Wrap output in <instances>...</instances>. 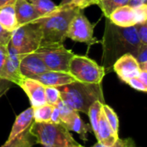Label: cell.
<instances>
[{"mask_svg": "<svg viewBox=\"0 0 147 147\" xmlns=\"http://www.w3.org/2000/svg\"><path fill=\"white\" fill-rule=\"evenodd\" d=\"M103 60H116L125 53L134 57L141 45L135 26L121 28L108 20L103 37Z\"/></svg>", "mask_w": 147, "mask_h": 147, "instance_id": "1", "label": "cell"}, {"mask_svg": "<svg viewBox=\"0 0 147 147\" xmlns=\"http://www.w3.org/2000/svg\"><path fill=\"white\" fill-rule=\"evenodd\" d=\"M61 101L77 112L88 113L95 102L106 103L101 84H86L75 81L71 84L56 87Z\"/></svg>", "mask_w": 147, "mask_h": 147, "instance_id": "2", "label": "cell"}, {"mask_svg": "<svg viewBox=\"0 0 147 147\" xmlns=\"http://www.w3.org/2000/svg\"><path fill=\"white\" fill-rule=\"evenodd\" d=\"M81 9H59L56 12L34 21L40 24L42 40L40 45L64 44L71 22Z\"/></svg>", "mask_w": 147, "mask_h": 147, "instance_id": "3", "label": "cell"}, {"mask_svg": "<svg viewBox=\"0 0 147 147\" xmlns=\"http://www.w3.org/2000/svg\"><path fill=\"white\" fill-rule=\"evenodd\" d=\"M30 132L42 147H73L78 143L61 124L33 122Z\"/></svg>", "mask_w": 147, "mask_h": 147, "instance_id": "4", "label": "cell"}, {"mask_svg": "<svg viewBox=\"0 0 147 147\" xmlns=\"http://www.w3.org/2000/svg\"><path fill=\"white\" fill-rule=\"evenodd\" d=\"M42 33L40 24L37 22H32L18 26L12 31L9 43L21 54L34 53L40 46Z\"/></svg>", "mask_w": 147, "mask_h": 147, "instance_id": "5", "label": "cell"}, {"mask_svg": "<svg viewBox=\"0 0 147 147\" xmlns=\"http://www.w3.org/2000/svg\"><path fill=\"white\" fill-rule=\"evenodd\" d=\"M69 73L81 83L101 84L105 76V67L87 56L74 54L70 61Z\"/></svg>", "mask_w": 147, "mask_h": 147, "instance_id": "6", "label": "cell"}, {"mask_svg": "<svg viewBox=\"0 0 147 147\" xmlns=\"http://www.w3.org/2000/svg\"><path fill=\"white\" fill-rule=\"evenodd\" d=\"M36 53L49 71L69 72V65L74 56L72 51L65 47L64 44L40 45Z\"/></svg>", "mask_w": 147, "mask_h": 147, "instance_id": "7", "label": "cell"}, {"mask_svg": "<svg viewBox=\"0 0 147 147\" xmlns=\"http://www.w3.org/2000/svg\"><path fill=\"white\" fill-rule=\"evenodd\" d=\"M67 37L78 42L86 43L89 46L99 42L98 40L94 37V25L90 22L81 10L71 22Z\"/></svg>", "mask_w": 147, "mask_h": 147, "instance_id": "8", "label": "cell"}, {"mask_svg": "<svg viewBox=\"0 0 147 147\" xmlns=\"http://www.w3.org/2000/svg\"><path fill=\"white\" fill-rule=\"evenodd\" d=\"M56 106L59 110L61 125L64 126L69 132L71 131L78 134L80 138L86 141L88 133L92 132L90 125L84 123L82 118L79 116L78 112L68 107L61 101V99Z\"/></svg>", "mask_w": 147, "mask_h": 147, "instance_id": "9", "label": "cell"}, {"mask_svg": "<svg viewBox=\"0 0 147 147\" xmlns=\"http://www.w3.org/2000/svg\"><path fill=\"white\" fill-rule=\"evenodd\" d=\"M114 70L125 83L130 78L138 77L141 71L136 58L131 53H125L119 57L115 61Z\"/></svg>", "mask_w": 147, "mask_h": 147, "instance_id": "10", "label": "cell"}, {"mask_svg": "<svg viewBox=\"0 0 147 147\" xmlns=\"http://www.w3.org/2000/svg\"><path fill=\"white\" fill-rule=\"evenodd\" d=\"M19 67L22 76L26 78H33L39 74L49 71L36 53L21 55Z\"/></svg>", "mask_w": 147, "mask_h": 147, "instance_id": "11", "label": "cell"}, {"mask_svg": "<svg viewBox=\"0 0 147 147\" xmlns=\"http://www.w3.org/2000/svg\"><path fill=\"white\" fill-rule=\"evenodd\" d=\"M19 86L27 94L32 108H36L47 103L45 97V86L37 80L24 78Z\"/></svg>", "mask_w": 147, "mask_h": 147, "instance_id": "12", "label": "cell"}, {"mask_svg": "<svg viewBox=\"0 0 147 147\" xmlns=\"http://www.w3.org/2000/svg\"><path fill=\"white\" fill-rule=\"evenodd\" d=\"M8 50V57L5 63V75L6 80L20 85L21 82L24 78L20 72V60L21 54H19L16 49L12 47V45L9 42L7 45Z\"/></svg>", "mask_w": 147, "mask_h": 147, "instance_id": "13", "label": "cell"}, {"mask_svg": "<svg viewBox=\"0 0 147 147\" xmlns=\"http://www.w3.org/2000/svg\"><path fill=\"white\" fill-rule=\"evenodd\" d=\"M33 79L37 80L44 86L52 87H59L77 81L69 72L54 71H47L41 74L34 77Z\"/></svg>", "mask_w": 147, "mask_h": 147, "instance_id": "14", "label": "cell"}, {"mask_svg": "<svg viewBox=\"0 0 147 147\" xmlns=\"http://www.w3.org/2000/svg\"><path fill=\"white\" fill-rule=\"evenodd\" d=\"M108 19L113 24L121 28L133 27L137 24L135 9L128 5L118 8L109 16Z\"/></svg>", "mask_w": 147, "mask_h": 147, "instance_id": "15", "label": "cell"}, {"mask_svg": "<svg viewBox=\"0 0 147 147\" xmlns=\"http://www.w3.org/2000/svg\"><path fill=\"white\" fill-rule=\"evenodd\" d=\"M14 6L18 26L34 22L40 18L33 4L26 0H16Z\"/></svg>", "mask_w": 147, "mask_h": 147, "instance_id": "16", "label": "cell"}, {"mask_svg": "<svg viewBox=\"0 0 147 147\" xmlns=\"http://www.w3.org/2000/svg\"><path fill=\"white\" fill-rule=\"evenodd\" d=\"M34 122V109L29 107L16 117L14 125L9 133L7 141H10L18 134L28 128Z\"/></svg>", "mask_w": 147, "mask_h": 147, "instance_id": "17", "label": "cell"}, {"mask_svg": "<svg viewBox=\"0 0 147 147\" xmlns=\"http://www.w3.org/2000/svg\"><path fill=\"white\" fill-rule=\"evenodd\" d=\"M97 140L101 142L102 145L106 146H111L119 138V136L115 135L111 129L106 116L104 115V112L102 109L100 117H99V122H98V129H97V134L96 136Z\"/></svg>", "mask_w": 147, "mask_h": 147, "instance_id": "18", "label": "cell"}, {"mask_svg": "<svg viewBox=\"0 0 147 147\" xmlns=\"http://www.w3.org/2000/svg\"><path fill=\"white\" fill-rule=\"evenodd\" d=\"M14 4L15 3H8L0 7V24L3 28L10 32L18 27Z\"/></svg>", "mask_w": 147, "mask_h": 147, "instance_id": "19", "label": "cell"}, {"mask_svg": "<svg viewBox=\"0 0 147 147\" xmlns=\"http://www.w3.org/2000/svg\"><path fill=\"white\" fill-rule=\"evenodd\" d=\"M36 144V139L31 134L29 127L10 141H6L1 147H33Z\"/></svg>", "mask_w": 147, "mask_h": 147, "instance_id": "20", "label": "cell"}, {"mask_svg": "<svg viewBox=\"0 0 147 147\" xmlns=\"http://www.w3.org/2000/svg\"><path fill=\"white\" fill-rule=\"evenodd\" d=\"M128 1L129 0H96V4L101 8L104 16L109 18L115 9L127 5Z\"/></svg>", "mask_w": 147, "mask_h": 147, "instance_id": "21", "label": "cell"}, {"mask_svg": "<svg viewBox=\"0 0 147 147\" xmlns=\"http://www.w3.org/2000/svg\"><path fill=\"white\" fill-rule=\"evenodd\" d=\"M32 4L37 13L40 15V17L47 16L59 10L58 5H56L51 0H37Z\"/></svg>", "mask_w": 147, "mask_h": 147, "instance_id": "22", "label": "cell"}, {"mask_svg": "<svg viewBox=\"0 0 147 147\" xmlns=\"http://www.w3.org/2000/svg\"><path fill=\"white\" fill-rule=\"evenodd\" d=\"M33 109H34V122H37V123L50 122L53 106L48 103H45L41 106Z\"/></svg>", "mask_w": 147, "mask_h": 147, "instance_id": "23", "label": "cell"}, {"mask_svg": "<svg viewBox=\"0 0 147 147\" xmlns=\"http://www.w3.org/2000/svg\"><path fill=\"white\" fill-rule=\"evenodd\" d=\"M102 102L97 101L95 102L89 109L88 110V116L90 118V127L92 129V132L94 133L95 136H96L97 134V129H98V122H99V117H100V114L102 109Z\"/></svg>", "mask_w": 147, "mask_h": 147, "instance_id": "24", "label": "cell"}, {"mask_svg": "<svg viewBox=\"0 0 147 147\" xmlns=\"http://www.w3.org/2000/svg\"><path fill=\"white\" fill-rule=\"evenodd\" d=\"M102 110L104 112L106 119H107L111 129L113 130L114 134L115 135L119 136V133H118L119 132V119H118L116 113L111 107H109L106 103L102 104Z\"/></svg>", "mask_w": 147, "mask_h": 147, "instance_id": "25", "label": "cell"}, {"mask_svg": "<svg viewBox=\"0 0 147 147\" xmlns=\"http://www.w3.org/2000/svg\"><path fill=\"white\" fill-rule=\"evenodd\" d=\"M96 0H62L58 5L59 9H83L90 5L96 4Z\"/></svg>", "mask_w": 147, "mask_h": 147, "instance_id": "26", "label": "cell"}, {"mask_svg": "<svg viewBox=\"0 0 147 147\" xmlns=\"http://www.w3.org/2000/svg\"><path fill=\"white\" fill-rule=\"evenodd\" d=\"M45 97L47 103L55 106L60 101L59 91L56 87L45 86Z\"/></svg>", "mask_w": 147, "mask_h": 147, "instance_id": "27", "label": "cell"}, {"mask_svg": "<svg viewBox=\"0 0 147 147\" xmlns=\"http://www.w3.org/2000/svg\"><path fill=\"white\" fill-rule=\"evenodd\" d=\"M140 70L147 71V45L141 44L135 56Z\"/></svg>", "mask_w": 147, "mask_h": 147, "instance_id": "28", "label": "cell"}, {"mask_svg": "<svg viewBox=\"0 0 147 147\" xmlns=\"http://www.w3.org/2000/svg\"><path fill=\"white\" fill-rule=\"evenodd\" d=\"M8 57L7 46L0 45V80L7 81L5 75V63Z\"/></svg>", "mask_w": 147, "mask_h": 147, "instance_id": "29", "label": "cell"}, {"mask_svg": "<svg viewBox=\"0 0 147 147\" xmlns=\"http://www.w3.org/2000/svg\"><path fill=\"white\" fill-rule=\"evenodd\" d=\"M136 14L137 24H144L147 22V4L134 8Z\"/></svg>", "mask_w": 147, "mask_h": 147, "instance_id": "30", "label": "cell"}, {"mask_svg": "<svg viewBox=\"0 0 147 147\" xmlns=\"http://www.w3.org/2000/svg\"><path fill=\"white\" fill-rule=\"evenodd\" d=\"M139 40L141 44L147 45V24H136L135 25Z\"/></svg>", "mask_w": 147, "mask_h": 147, "instance_id": "31", "label": "cell"}, {"mask_svg": "<svg viewBox=\"0 0 147 147\" xmlns=\"http://www.w3.org/2000/svg\"><path fill=\"white\" fill-rule=\"evenodd\" d=\"M127 84H129L132 88H134V89L136 90L142 91V92H146L147 91V86L146 85H145V84L139 79L138 77L130 78V79L127 82Z\"/></svg>", "mask_w": 147, "mask_h": 147, "instance_id": "32", "label": "cell"}, {"mask_svg": "<svg viewBox=\"0 0 147 147\" xmlns=\"http://www.w3.org/2000/svg\"><path fill=\"white\" fill-rule=\"evenodd\" d=\"M11 34H12V32L6 30L0 24V45L7 46L9 42L10 41Z\"/></svg>", "mask_w": 147, "mask_h": 147, "instance_id": "33", "label": "cell"}, {"mask_svg": "<svg viewBox=\"0 0 147 147\" xmlns=\"http://www.w3.org/2000/svg\"><path fill=\"white\" fill-rule=\"evenodd\" d=\"M130 139H126V140H122L120 139V137L117 139V140L111 146H106L104 145H102L101 142H97L96 144H95L92 147H127L128 144H129Z\"/></svg>", "mask_w": 147, "mask_h": 147, "instance_id": "34", "label": "cell"}, {"mask_svg": "<svg viewBox=\"0 0 147 147\" xmlns=\"http://www.w3.org/2000/svg\"><path fill=\"white\" fill-rule=\"evenodd\" d=\"M50 122L54 123V124H61L60 121V116H59V110L58 109V107L55 105L53 106V112H52V115H51V121Z\"/></svg>", "mask_w": 147, "mask_h": 147, "instance_id": "35", "label": "cell"}, {"mask_svg": "<svg viewBox=\"0 0 147 147\" xmlns=\"http://www.w3.org/2000/svg\"><path fill=\"white\" fill-rule=\"evenodd\" d=\"M145 4H147V0H129L127 3V5L132 8H138Z\"/></svg>", "mask_w": 147, "mask_h": 147, "instance_id": "36", "label": "cell"}, {"mask_svg": "<svg viewBox=\"0 0 147 147\" xmlns=\"http://www.w3.org/2000/svg\"><path fill=\"white\" fill-rule=\"evenodd\" d=\"M139 79L147 86V71H145V70H141L139 76H138Z\"/></svg>", "mask_w": 147, "mask_h": 147, "instance_id": "37", "label": "cell"}, {"mask_svg": "<svg viewBox=\"0 0 147 147\" xmlns=\"http://www.w3.org/2000/svg\"><path fill=\"white\" fill-rule=\"evenodd\" d=\"M15 2H16V0H0V7L5 5V4H8V3H13Z\"/></svg>", "mask_w": 147, "mask_h": 147, "instance_id": "38", "label": "cell"}, {"mask_svg": "<svg viewBox=\"0 0 147 147\" xmlns=\"http://www.w3.org/2000/svg\"><path fill=\"white\" fill-rule=\"evenodd\" d=\"M127 147H137V146H135V143H134V141L132 139H130V141H129V144H128Z\"/></svg>", "mask_w": 147, "mask_h": 147, "instance_id": "39", "label": "cell"}, {"mask_svg": "<svg viewBox=\"0 0 147 147\" xmlns=\"http://www.w3.org/2000/svg\"><path fill=\"white\" fill-rule=\"evenodd\" d=\"M27 2H28V3H34L35 1H37V0H26Z\"/></svg>", "mask_w": 147, "mask_h": 147, "instance_id": "40", "label": "cell"}, {"mask_svg": "<svg viewBox=\"0 0 147 147\" xmlns=\"http://www.w3.org/2000/svg\"><path fill=\"white\" fill-rule=\"evenodd\" d=\"M73 147H84L83 146H81V145H79V144H78V145H76V146H74Z\"/></svg>", "mask_w": 147, "mask_h": 147, "instance_id": "41", "label": "cell"}]
</instances>
